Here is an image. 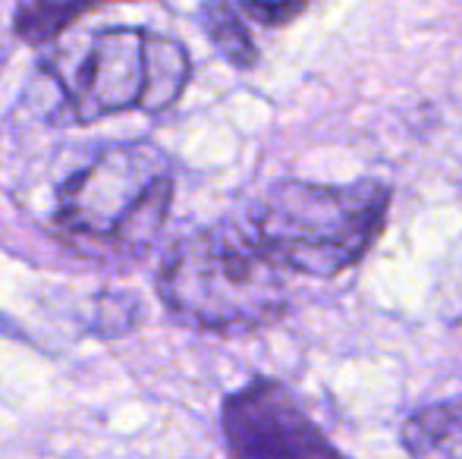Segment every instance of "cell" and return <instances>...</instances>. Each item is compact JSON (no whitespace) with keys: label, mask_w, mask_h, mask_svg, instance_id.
Instances as JSON below:
<instances>
[{"label":"cell","mask_w":462,"mask_h":459,"mask_svg":"<svg viewBox=\"0 0 462 459\" xmlns=\"http://www.w3.org/2000/svg\"><path fill=\"white\" fill-rule=\"evenodd\" d=\"M158 289L173 318L211 334H249L290 306L286 268L252 230L233 224L195 230L164 255Z\"/></svg>","instance_id":"obj_1"},{"label":"cell","mask_w":462,"mask_h":459,"mask_svg":"<svg viewBox=\"0 0 462 459\" xmlns=\"http://www.w3.org/2000/svg\"><path fill=\"white\" fill-rule=\"evenodd\" d=\"M390 189L381 183H280L252 215V233L286 271L337 277L374 245L387 224Z\"/></svg>","instance_id":"obj_2"},{"label":"cell","mask_w":462,"mask_h":459,"mask_svg":"<svg viewBox=\"0 0 462 459\" xmlns=\"http://www.w3.org/2000/svg\"><path fill=\"white\" fill-rule=\"evenodd\" d=\"M173 205V170L148 142L107 145L57 192V227L79 245L135 255L154 243Z\"/></svg>","instance_id":"obj_3"},{"label":"cell","mask_w":462,"mask_h":459,"mask_svg":"<svg viewBox=\"0 0 462 459\" xmlns=\"http://www.w3.org/2000/svg\"><path fill=\"white\" fill-rule=\"evenodd\" d=\"M189 76L192 63L180 41L120 25L95 32L73 67L57 73V86L69 120L95 123L126 111H167L186 92Z\"/></svg>","instance_id":"obj_4"},{"label":"cell","mask_w":462,"mask_h":459,"mask_svg":"<svg viewBox=\"0 0 462 459\" xmlns=\"http://www.w3.org/2000/svg\"><path fill=\"white\" fill-rule=\"evenodd\" d=\"M220 425L233 459H343L296 397L268 378L226 397Z\"/></svg>","instance_id":"obj_5"},{"label":"cell","mask_w":462,"mask_h":459,"mask_svg":"<svg viewBox=\"0 0 462 459\" xmlns=\"http://www.w3.org/2000/svg\"><path fill=\"white\" fill-rule=\"evenodd\" d=\"M412 459H462V397L419 409L402 428Z\"/></svg>","instance_id":"obj_6"},{"label":"cell","mask_w":462,"mask_h":459,"mask_svg":"<svg viewBox=\"0 0 462 459\" xmlns=\"http://www.w3.org/2000/svg\"><path fill=\"white\" fill-rule=\"evenodd\" d=\"M110 0H19L13 32L29 44H51L88 10Z\"/></svg>","instance_id":"obj_7"},{"label":"cell","mask_w":462,"mask_h":459,"mask_svg":"<svg viewBox=\"0 0 462 459\" xmlns=\"http://www.w3.org/2000/svg\"><path fill=\"white\" fill-rule=\"evenodd\" d=\"M201 29H205L211 44L233 63V67H239V69L255 67V60H258L255 41H252L249 29H245L243 19L236 16V10H233L226 0H208V4L201 6Z\"/></svg>","instance_id":"obj_8"},{"label":"cell","mask_w":462,"mask_h":459,"mask_svg":"<svg viewBox=\"0 0 462 459\" xmlns=\"http://www.w3.org/2000/svg\"><path fill=\"white\" fill-rule=\"evenodd\" d=\"M239 6L245 10V16H252L262 25H286L309 6V0H239Z\"/></svg>","instance_id":"obj_9"}]
</instances>
